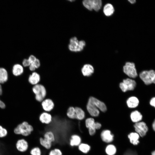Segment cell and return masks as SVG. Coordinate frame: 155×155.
Returning a JSON list of instances; mask_svg holds the SVG:
<instances>
[{
	"label": "cell",
	"instance_id": "4fadbf2b",
	"mask_svg": "<svg viewBox=\"0 0 155 155\" xmlns=\"http://www.w3.org/2000/svg\"><path fill=\"white\" fill-rule=\"evenodd\" d=\"M41 80L40 75L36 71L32 72L28 78V82L33 86L39 83Z\"/></svg>",
	"mask_w": 155,
	"mask_h": 155
},
{
	"label": "cell",
	"instance_id": "9c48e42d",
	"mask_svg": "<svg viewBox=\"0 0 155 155\" xmlns=\"http://www.w3.org/2000/svg\"><path fill=\"white\" fill-rule=\"evenodd\" d=\"M42 109L45 112L49 113L54 108L55 104L51 99L45 98L41 102Z\"/></svg>",
	"mask_w": 155,
	"mask_h": 155
},
{
	"label": "cell",
	"instance_id": "d6a6232c",
	"mask_svg": "<svg viewBox=\"0 0 155 155\" xmlns=\"http://www.w3.org/2000/svg\"><path fill=\"white\" fill-rule=\"evenodd\" d=\"M8 133L7 129L0 125V138H3L6 137Z\"/></svg>",
	"mask_w": 155,
	"mask_h": 155
},
{
	"label": "cell",
	"instance_id": "cb8c5ba5",
	"mask_svg": "<svg viewBox=\"0 0 155 155\" xmlns=\"http://www.w3.org/2000/svg\"><path fill=\"white\" fill-rule=\"evenodd\" d=\"M128 137L130 142L133 144L136 145L140 143L139 141V135L136 132L130 133L128 135Z\"/></svg>",
	"mask_w": 155,
	"mask_h": 155
},
{
	"label": "cell",
	"instance_id": "603a6c76",
	"mask_svg": "<svg viewBox=\"0 0 155 155\" xmlns=\"http://www.w3.org/2000/svg\"><path fill=\"white\" fill-rule=\"evenodd\" d=\"M8 79L7 71L5 68L0 67V84H4L7 82Z\"/></svg>",
	"mask_w": 155,
	"mask_h": 155
},
{
	"label": "cell",
	"instance_id": "44dd1931",
	"mask_svg": "<svg viewBox=\"0 0 155 155\" xmlns=\"http://www.w3.org/2000/svg\"><path fill=\"white\" fill-rule=\"evenodd\" d=\"M130 118L132 122L136 123L140 122L142 119V115L137 110L132 112L130 114Z\"/></svg>",
	"mask_w": 155,
	"mask_h": 155
},
{
	"label": "cell",
	"instance_id": "ac0fdd59",
	"mask_svg": "<svg viewBox=\"0 0 155 155\" xmlns=\"http://www.w3.org/2000/svg\"><path fill=\"white\" fill-rule=\"evenodd\" d=\"M115 11L113 5L111 3L106 4L104 6L103 11L104 15L106 16L109 17L112 16Z\"/></svg>",
	"mask_w": 155,
	"mask_h": 155
},
{
	"label": "cell",
	"instance_id": "5b68a950",
	"mask_svg": "<svg viewBox=\"0 0 155 155\" xmlns=\"http://www.w3.org/2000/svg\"><path fill=\"white\" fill-rule=\"evenodd\" d=\"M123 70L125 73L131 78H134L137 76L135 65L133 62H126L123 67Z\"/></svg>",
	"mask_w": 155,
	"mask_h": 155
},
{
	"label": "cell",
	"instance_id": "484cf974",
	"mask_svg": "<svg viewBox=\"0 0 155 155\" xmlns=\"http://www.w3.org/2000/svg\"><path fill=\"white\" fill-rule=\"evenodd\" d=\"M39 143L40 145L45 149H50L52 146V143L49 142L43 137L39 138Z\"/></svg>",
	"mask_w": 155,
	"mask_h": 155
},
{
	"label": "cell",
	"instance_id": "7bdbcfd3",
	"mask_svg": "<svg viewBox=\"0 0 155 155\" xmlns=\"http://www.w3.org/2000/svg\"><path fill=\"white\" fill-rule=\"evenodd\" d=\"M152 127L153 130L155 131V119L152 123Z\"/></svg>",
	"mask_w": 155,
	"mask_h": 155
},
{
	"label": "cell",
	"instance_id": "5bb4252c",
	"mask_svg": "<svg viewBox=\"0 0 155 155\" xmlns=\"http://www.w3.org/2000/svg\"><path fill=\"white\" fill-rule=\"evenodd\" d=\"M86 109L90 115L93 117H97L99 114V109L94 104L88 101L86 104Z\"/></svg>",
	"mask_w": 155,
	"mask_h": 155
},
{
	"label": "cell",
	"instance_id": "52a82bcc",
	"mask_svg": "<svg viewBox=\"0 0 155 155\" xmlns=\"http://www.w3.org/2000/svg\"><path fill=\"white\" fill-rule=\"evenodd\" d=\"M134 127L136 133L142 137L146 135L148 130L146 124L143 121L135 123L134 125Z\"/></svg>",
	"mask_w": 155,
	"mask_h": 155
},
{
	"label": "cell",
	"instance_id": "60d3db41",
	"mask_svg": "<svg viewBox=\"0 0 155 155\" xmlns=\"http://www.w3.org/2000/svg\"><path fill=\"white\" fill-rule=\"evenodd\" d=\"M6 105L4 102L0 99V108L2 109L5 108Z\"/></svg>",
	"mask_w": 155,
	"mask_h": 155
},
{
	"label": "cell",
	"instance_id": "f35d334b",
	"mask_svg": "<svg viewBox=\"0 0 155 155\" xmlns=\"http://www.w3.org/2000/svg\"><path fill=\"white\" fill-rule=\"evenodd\" d=\"M28 68L29 70L32 72L35 71L36 70L35 67L32 63L30 64Z\"/></svg>",
	"mask_w": 155,
	"mask_h": 155
},
{
	"label": "cell",
	"instance_id": "277c9868",
	"mask_svg": "<svg viewBox=\"0 0 155 155\" xmlns=\"http://www.w3.org/2000/svg\"><path fill=\"white\" fill-rule=\"evenodd\" d=\"M139 77L146 85L155 84V71L153 70L142 71L140 73Z\"/></svg>",
	"mask_w": 155,
	"mask_h": 155
},
{
	"label": "cell",
	"instance_id": "d6986e66",
	"mask_svg": "<svg viewBox=\"0 0 155 155\" xmlns=\"http://www.w3.org/2000/svg\"><path fill=\"white\" fill-rule=\"evenodd\" d=\"M139 103L138 98L136 97L132 96L129 97L126 101L128 107L130 108H134L138 106Z\"/></svg>",
	"mask_w": 155,
	"mask_h": 155
},
{
	"label": "cell",
	"instance_id": "4dcf8cb0",
	"mask_svg": "<svg viewBox=\"0 0 155 155\" xmlns=\"http://www.w3.org/2000/svg\"><path fill=\"white\" fill-rule=\"evenodd\" d=\"M82 3L84 6L87 9L90 11L93 10L92 0H84Z\"/></svg>",
	"mask_w": 155,
	"mask_h": 155
},
{
	"label": "cell",
	"instance_id": "7402d4cb",
	"mask_svg": "<svg viewBox=\"0 0 155 155\" xmlns=\"http://www.w3.org/2000/svg\"><path fill=\"white\" fill-rule=\"evenodd\" d=\"M75 119L81 121L83 120L85 117L84 111L79 107H75Z\"/></svg>",
	"mask_w": 155,
	"mask_h": 155
},
{
	"label": "cell",
	"instance_id": "7c38bea8",
	"mask_svg": "<svg viewBox=\"0 0 155 155\" xmlns=\"http://www.w3.org/2000/svg\"><path fill=\"white\" fill-rule=\"evenodd\" d=\"M39 119L42 124L49 125L52 122L53 117L50 113L44 111L40 115Z\"/></svg>",
	"mask_w": 155,
	"mask_h": 155
},
{
	"label": "cell",
	"instance_id": "ffe728a7",
	"mask_svg": "<svg viewBox=\"0 0 155 155\" xmlns=\"http://www.w3.org/2000/svg\"><path fill=\"white\" fill-rule=\"evenodd\" d=\"M81 141V138L80 136L76 134H73L71 136L69 144L72 147L77 146L80 144Z\"/></svg>",
	"mask_w": 155,
	"mask_h": 155
},
{
	"label": "cell",
	"instance_id": "9a60e30c",
	"mask_svg": "<svg viewBox=\"0 0 155 155\" xmlns=\"http://www.w3.org/2000/svg\"><path fill=\"white\" fill-rule=\"evenodd\" d=\"M95 123L94 119L88 118L85 120V125L87 128L88 129L90 135H92L95 133Z\"/></svg>",
	"mask_w": 155,
	"mask_h": 155
},
{
	"label": "cell",
	"instance_id": "bcb514c9",
	"mask_svg": "<svg viewBox=\"0 0 155 155\" xmlns=\"http://www.w3.org/2000/svg\"><path fill=\"white\" fill-rule=\"evenodd\" d=\"M151 155H155V150H154L152 152Z\"/></svg>",
	"mask_w": 155,
	"mask_h": 155
},
{
	"label": "cell",
	"instance_id": "83f0119b",
	"mask_svg": "<svg viewBox=\"0 0 155 155\" xmlns=\"http://www.w3.org/2000/svg\"><path fill=\"white\" fill-rule=\"evenodd\" d=\"M102 5V1L101 0H92V7L93 10L96 11H99Z\"/></svg>",
	"mask_w": 155,
	"mask_h": 155
},
{
	"label": "cell",
	"instance_id": "e0dca14e",
	"mask_svg": "<svg viewBox=\"0 0 155 155\" xmlns=\"http://www.w3.org/2000/svg\"><path fill=\"white\" fill-rule=\"evenodd\" d=\"M101 136L102 140L106 143L111 142L113 139V135L108 130L103 131L101 133Z\"/></svg>",
	"mask_w": 155,
	"mask_h": 155
},
{
	"label": "cell",
	"instance_id": "836d02e7",
	"mask_svg": "<svg viewBox=\"0 0 155 155\" xmlns=\"http://www.w3.org/2000/svg\"><path fill=\"white\" fill-rule=\"evenodd\" d=\"M49 155H62V153L60 149L55 148L50 151Z\"/></svg>",
	"mask_w": 155,
	"mask_h": 155
},
{
	"label": "cell",
	"instance_id": "f6af8a7d",
	"mask_svg": "<svg viewBox=\"0 0 155 155\" xmlns=\"http://www.w3.org/2000/svg\"><path fill=\"white\" fill-rule=\"evenodd\" d=\"M3 90L1 84H0V95H1L2 94Z\"/></svg>",
	"mask_w": 155,
	"mask_h": 155
},
{
	"label": "cell",
	"instance_id": "2e32d148",
	"mask_svg": "<svg viewBox=\"0 0 155 155\" xmlns=\"http://www.w3.org/2000/svg\"><path fill=\"white\" fill-rule=\"evenodd\" d=\"M24 67L20 64H16L13 66L12 72L15 76H20L24 73Z\"/></svg>",
	"mask_w": 155,
	"mask_h": 155
},
{
	"label": "cell",
	"instance_id": "b9f144b4",
	"mask_svg": "<svg viewBox=\"0 0 155 155\" xmlns=\"http://www.w3.org/2000/svg\"><path fill=\"white\" fill-rule=\"evenodd\" d=\"M101 127V125L100 123L98 122H96L95 124V129H100Z\"/></svg>",
	"mask_w": 155,
	"mask_h": 155
},
{
	"label": "cell",
	"instance_id": "7a4b0ae2",
	"mask_svg": "<svg viewBox=\"0 0 155 155\" xmlns=\"http://www.w3.org/2000/svg\"><path fill=\"white\" fill-rule=\"evenodd\" d=\"M86 45V43L84 40H79L76 37L74 36L70 39L68 47L70 51L78 52L83 51Z\"/></svg>",
	"mask_w": 155,
	"mask_h": 155
},
{
	"label": "cell",
	"instance_id": "3957f363",
	"mask_svg": "<svg viewBox=\"0 0 155 155\" xmlns=\"http://www.w3.org/2000/svg\"><path fill=\"white\" fill-rule=\"evenodd\" d=\"M32 90L35 95V99L37 102H41L46 98V90L43 85L38 84L33 86Z\"/></svg>",
	"mask_w": 155,
	"mask_h": 155
},
{
	"label": "cell",
	"instance_id": "f546056e",
	"mask_svg": "<svg viewBox=\"0 0 155 155\" xmlns=\"http://www.w3.org/2000/svg\"><path fill=\"white\" fill-rule=\"evenodd\" d=\"M78 149L83 153H86L90 150V147L87 144L82 143L78 146Z\"/></svg>",
	"mask_w": 155,
	"mask_h": 155
},
{
	"label": "cell",
	"instance_id": "d590c367",
	"mask_svg": "<svg viewBox=\"0 0 155 155\" xmlns=\"http://www.w3.org/2000/svg\"><path fill=\"white\" fill-rule=\"evenodd\" d=\"M32 64L35 67L36 69L39 68L41 66V62L40 60L38 58H37L35 61Z\"/></svg>",
	"mask_w": 155,
	"mask_h": 155
},
{
	"label": "cell",
	"instance_id": "d4e9b609",
	"mask_svg": "<svg viewBox=\"0 0 155 155\" xmlns=\"http://www.w3.org/2000/svg\"><path fill=\"white\" fill-rule=\"evenodd\" d=\"M66 115L68 118L70 119H75V107L72 106L69 107L67 109Z\"/></svg>",
	"mask_w": 155,
	"mask_h": 155
},
{
	"label": "cell",
	"instance_id": "f1b7e54d",
	"mask_svg": "<svg viewBox=\"0 0 155 155\" xmlns=\"http://www.w3.org/2000/svg\"><path fill=\"white\" fill-rule=\"evenodd\" d=\"M116 152L115 146L113 145H108L106 149V152L108 155H114Z\"/></svg>",
	"mask_w": 155,
	"mask_h": 155
},
{
	"label": "cell",
	"instance_id": "e575fe53",
	"mask_svg": "<svg viewBox=\"0 0 155 155\" xmlns=\"http://www.w3.org/2000/svg\"><path fill=\"white\" fill-rule=\"evenodd\" d=\"M31 63L28 59H24L22 62V65L25 68L28 67Z\"/></svg>",
	"mask_w": 155,
	"mask_h": 155
},
{
	"label": "cell",
	"instance_id": "8992f818",
	"mask_svg": "<svg viewBox=\"0 0 155 155\" xmlns=\"http://www.w3.org/2000/svg\"><path fill=\"white\" fill-rule=\"evenodd\" d=\"M136 85L135 81L133 80L127 78L123 80L119 84V87L123 92L133 90L135 88Z\"/></svg>",
	"mask_w": 155,
	"mask_h": 155
},
{
	"label": "cell",
	"instance_id": "6da1fadb",
	"mask_svg": "<svg viewBox=\"0 0 155 155\" xmlns=\"http://www.w3.org/2000/svg\"><path fill=\"white\" fill-rule=\"evenodd\" d=\"M33 130V126L28 121H24L17 125L13 129V132L16 135L27 137L31 134Z\"/></svg>",
	"mask_w": 155,
	"mask_h": 155
},
{
	"label": "cell",
	"instance_id": "ab89813d",
	"mask_svg": "<svg viewBox=\"0 0 155 155\" xmlns=\"http://www.w3.org/2000/svg\"><path fill=\"white\" fill-rule=\"evenodd\" d=\"M150 104L155 108V97L152 98L150 100Z\"/></svg>",
	"mask_w": 155,
	"mask_h": 155
},
{
	"label": "cell",
	"instance_id": "1f68e13d",
	"mask_svg": "<svg viewBox=\"0 0 155 155\" xmlns=\"http://www.w3.org/2000/svg\"><path fill=\"white\" fill-rule=\"evenodd\" d=\"M30 155H41L42 152L40 149L38 147L32 148L30 152Z\"/></svg>",
	"mask_w": 155,
	"mask_h": 155
},
{
	"label": "cell",
	"instance_id": "4316f807",
	"mask_svg": "<svg viewBox=\"0 0 155 155\" xmlns=\"http://www.w3.org/2000/svg\"><path fill=\"white\" fill-rule=\"evenodd\" d=\"M43 137L52 143L54 142L55 140V135L51 131H47L45 133Z\"/></svg>",
	"mask_w": 155,
	"mask_h": 155
},
{
	"label": "cell",
	"instance_id": "ba28073f",
	"mask_svg": "<svg viewBox=\"0 0 155 155\" xmlns=\"http://www.w3.org/2000/svg\"><path fill=\"white\" fill-rule=\"evenodd\" d=\"M15 146L18 152L22 153L26 151L29 148L28 142L24 138L18 140L16 142Z\"/></svg>",
	"mask_w": 155,
	"mask_h": 155
},
{
	"label": "cell",
	"instance_id": "8fae6325",
	"mask_svg": "<svg viewBox=\"0 0 155 155\" xmlns=\"http://www.w3.org/2000/svg\"><path fill=\"white\" fill-rule=\"evenodd\" d=\"M81 73L84 77H88L93 73L94 69L93 66L90 64H85L83 65L81 69Z\"/></svg>",
	"mask_w": 155,
	"mask_h": 155
},
{
	"label": "cell",
	"instance_id": "74e56055",
	"mask_svg": "<svg viewBox=\"0 0 155 155\" xmlns=\"http://www.w3.org/2000/svg\"><path fill=\"white\" fill-rule=\"evenodd\" d=\"M124 155H137V154L135 152L129 150L125 152Z\"/></svg>",
	"mask_w": 155,
	"mask_h": 155
},
{
	"label": "cell",
	"instance_id": "30bf717a",
	"mask_svg": "<svg viewBox=\"0 0 155 155\" xmlns=\"http://www.w3.org/2000/svg\"><path fill=\"white\" fill-rule=\"evenodd\" d=\"M88 101L92 103L102 112H105L107 110V107L105 104L95 97L90 96Z\"/></svg>",
	"mask_w": 155,
	"mask_h": 155
},
{
	"label": "cell",
	"instance_id": "ee69618b",
	"mask_svg": "<svg viewBox=\"0 0 155 155\" xmlns=\"http://www.w3.org/2000/svg\"><path fill=\"white\" fill-rule=\"evenodd\" d=\"M128 1L131 4H133L136 2V0H129Z\"/></svg>",
	"mask_w": 155,
	"mask_h": 155
},
{
	"label": "cell",
	"instance_id": "8d00e7d4",
	"mask_svg": "<svg viewBox=\"0 0 155 155\" xmlns=\"http://www.w3.org/2000/svg\"><path fill=\"white\" fill-rule=\"evenodd\" d=\"M37 58L33 55H31L28 57V59L29 60L31 64L33 63L36 60Z\"/></svg>",
	"mask_w": 155,
	"mask_h": 155
}]
</instances>
